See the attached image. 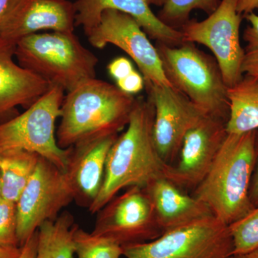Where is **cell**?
Wrapping results in <instances>:
<instances>
[{
  "mask_svg": "<svg viewBox=\"0 0 258 258\" xmlns=\"http://www.w3.org/2000/svg\"><path fill=\"white\" fill-rule=\"evenodd\" d=\"M154 108L147 96L136 98L126 129L118 136L107 157L101 191L88 208L95 215L121 190L145 188L166 177L169 164L163 160L153 135Z\"/></svg>",
  "mask_w": 258,
  "mask_h": 258,
  "instance_id": "cell-1",
  "label": "cell"
},
{
  "mask_svg": "<svg viewBox=\"0 0 258 258\" xmlns=\"http://www.w3.org/2000/svg\"><path fill=\"white\" fill-rule=\"evenodd\" d=\"M135 100L106 81H84L64 95L57 144L68 149L86 139L118 134L128 125Z\"/></svg>",
  "mask_w": 258,
  "mask_h": 258,
  "instance_id": "cell-2",
  "label": "cell"
},
{
  "mask_svg": "<svg viewBox=\"0 0 258 258\" xmlns=\"http://www.w3.org/2000/svg\"><path fill=\"white\" fill-rule=\"evenodd\" d=\"M255 132L227 133L208 174L192 195L228 226L254 208L249 189L255 159Z\"/></svg>",
  "mask_w": 258,
  "mask_h": 258,
  "instance_id": "cell-3",
  "label": "cell"
},
{
  "mask_svg": "<svg viewBox=\"0 0 258 258\" xmlns=\"http://www.w3.org/2000/svg\"><path fill=\"white\" fill-rule=\"evenodd\" d=\"M15 57L22 68L67 92L96 78L98 57L74 32H38L24 37L17 43Z\"/></svg>",
  "mask_w": 258,
  "mask_h": 258,
  "instance_id": "cell-4",
  "label": "cell"
},
{
  "mask_svg": "<svg viewBox=\"0 0 258 258\" xmlns=\"http://www.w3.org/2000/svg\"><path fill=\"white\" fill-rule=\"evenodd\" d=\"M156 47L171 86L205 115L227 123L230 114L228 87L216 60L190 42L176 47L157 42Z\"/></svg>",
  "mask_w": 258,
  "mask_h": 258,
  "instance_id": "cell-5",
  "label": "cell"
},
{
  "mask_svg": "<svg viewBox=\"0 0 258 258\" xmlns=\"http://www.w3.org/2000/svg\"><path fill=\"white\" fill-rule=\"evenodd\" d=\"M64 91L60 86L50 85L23 113L0 123V154L13 150L35 153L66 170L71 147H59L55 132Z\"/></svg>",
  "mask_w": 258,
  "mask_h": 258,
  "instance_id": "cell-6",
  "label": "cell"
},
{
  "mask_svg": "<svg viewBox=\"0 0 258 258\" xmlns=\"http://www.w3.org/2000/svg\"><path fill=\"white\" fill-rule=\"evenodd\" d=\"M126 258H230L229 226L214 216L168 231L155 240L123 247Z\"/></svg>",
  "mask_w": 258,
  "mask_h": 258,
  "instance_id": "cell-7",
  "label": "cell"
},
{
  "mask_svg": "<svg viewBox=\"0 0 258 258\" xmlns=\"http://www.w3.org/2000/svg\"><path fill=\"white\" fill-rule=\"evenodd\" d=\"M237 1L220 0L208 18L202 21L191 19L179 28L184 43L201 44L212 51L228 88L240 82L244 76V48L240 39L243 16L237 13Z\"/></svg>",
  "mask_w": 258,
  "mask_h": 258,
  "instance_id": "cell-8",
  "label": "cell"
},
{
  "mask_svg": "<svg viewBox=\"0 0 258 258\" xmlns=\"http://www.w3.org/2000/svg\"><path fill=\"white\" fill-rule=\"evenodd\" d=\"M74 201L63 171L40 157L33 174L16 203L20 247L47 221L55 220Z\"/></svg>",
  "mask_w": 258,
  "mask_h": 258,
  "instance_id": "cell-9",
  "label": "cell"
},
{
  "mask_svg": "<svg viewBox=\"0 0 258 258\" xmlns=\"http://www.w3.org/2000/svg\"><path fill=\"white\" fill-rule=\"evenodd\" d=\"M92 233L122 247L144 243L162 235L145 188L132 186L111 199L96 213Z\"/></svg>",
  "mask_w": 258,
  "mask_h": 258,
  "instance_id": "cell-10",
  "label": "cell"
},
{
  "mask_svg": "<svg viewBox=\"0 0 258 258\" xmlns=\"http://www.w3.org/2000/svg\"><path fill=\"white\" fill-rule=\"evenodd\" d=\"M85 35L93 47L103 49L113 45L124 51L138 66L145 83L172 87L164 74L157 47L130 15L105 10L99 23Z\"/></svg>",
  "mask_w": 258,
  "mask_h": 258,
  "instance_id": "cell-11",
  "label": "cell"
},
{
  "mask_svg": "<svg viewBox=\"0 0 258 258\" xmlns=\"http://www.w3.org/2000/svg\"><path fill=\"white\" fill-rule=\"evenodd\" d=\"M145 88L154 108V143L163 160L171 165L188 131L207 115L175 88L152 83H145Z\"/></svg>",
  "mask_w": 258,
  "mask_h": 258,
  "instance_id": "cell-12",
  "label": "cell"
},
{
  "mask_svg": "<svg viewBox=\"0 0 258 258\" xmlns=\"http://www.w3.org/2000/svg\"><path fill=\"white\" fill-rule=\"evenodd\" d=\"M227 135L226 122L205 115L185 135L177 163L168 166L166 178L181 189H195L208 174Z\"/></svg>",
  "mask_w": 258,
  "mask_h": 258,
  "instance_id": "cell-13",
  "label": "cell"
},
{
  "mask_svg": "<svg viewBox=\"0 0 258 258\" xmlns=\"http://www.w3.org/2000/svg\"><path fill=\"white\" fill-rule=\"evenodd\" d=\"M76 11L69 0H14L0 29V40L16 47L42 30L74 32Z\"/></svg>",
  "mask_w": 258,
  "mask_h": 258,
  "instance_id": "cell-14",
  "label": "cell"
},
{
  "mask_svg": "<svg viewBox=\"0 0 258 258\" xmlns=\"http://www.w3.org/2000/svg\"><path fill=\"white\" fill-rule=\"evenodd\" d=\"M118 136L95 137L71 147L63 173L79 206L89 208L101 191L107 157Z\"/></svg>",
  "mask_w": 258,
  "mask_h": 258,
  "instance_id": "cell-15",
  "label": "cell"
},
{
  "mask_svg": "<svg viewBox=\"0 0 258 258\" xmlns=\"http://www.w3.org/2000/svg\"><path fill=\"white\" fill-rule=\"evenodd\" d=\"M150 5L148 0H76V27H82L86 34L99 23L105 10H114L132 17L152 40L169 46L182 45L181 32L163 23Z\"/></svg>",
  "mask_w": 258,
  "mask_h": 258,
  "instance_id": "cell-16",
  "label": "cell"
},
{
  "mask_svg": "<svg viewBox=\"0 0 258 258\" xmlns=\"http://www.w3.org/2000/svg\"><path fill=\"white\" fill-rule=\"evenodd\" d=\"M15 46L0 40V123L27 109L50 88L45 80L15 62Z\"/></svg>",
  "mask_w": 258,
  "mask_h": 258,
  "instance_id": "cell-17",
  "label": "cell"
},
{
  "mask_svg": "<svg viewBox=\"0 0 258 258\" xmlns=\"http://www.w3.org/2000/svg\"><path fill=\"white\" fill-rule=\"evenodd\" d=\"M145 189L162 234L214 216L205 203L185 193L167 178L154 180Z\"/></svg>",
  "mask_w": 258,
  "mask_h": 258,
  "instance_id": "cell-18",
  "label": "cell"
},
{
  "mask_svg": "<svg viewBox=\"0 0 258 258\" xmlns=\"http://www.w3.org/2000/svg\"><path fill=\"white\" fill-rule=\"evenodd\" d=\"M230 114L226 123L228 134H241L258 130V80L244 74L240 82L228 88Z\"/></svg>",
  "mask_w": 258,
  "mask_h": 258,
  "instance_id": "cell-19",
  "label": "cell"
},
{
  "mask_svg": "<svg viewBox=\"0 0 258 258\" xmlns=\"http://www.w3.org/2000/svg\"><path fill=\"white\" fill-rule=\"evenodd\" d=\"M78 227L68 212L55 220L44 222L37 230L35 258H74V234Z\"/></svg>",
  "mask_w": 258,
  "mask_h": 258,
  "instance_id": "cell-20",
  "label": "cell"
},
{
  "mask_svg": "<svg viewBox=\"0 0 258 258\" xmlns=\"http://www.w3.org/2000/svg\"><path fill=\"white\" fill-rule=\"evenodd\" d=\"M40 156L25 150L0 154L1 198L16 203L34 171Z\"/></svg>",
  "mask_w": 258,
  "mask_h": 258,
  "instance_id": "cell-21",
  "label": "cell"
},
{
  "mask_svg": "<svg viewBox=\"0 0 258 258\" xmlns=\"http://www.w3.org/2000/svg\"><path fill=\"white\" fill-rule=\"evenodd\" d=\"M75 254L77 258H121L123 249L116 242L88 232L78 227L74 234Z\"/></svg>",
  "mask_w": 258,
  "mask_h": 258,
  "instance_id": "cell-22",
  "label": "cell"
},
{
  "mask_svg": "<svg viewBox=\"0 0 258 258\" xmlns=\"http://www.w3.org/2000/svg\"><path fill=\"white\" fill-rule=\"evenodd\" d=\"M220 3V0H166L157 16L166 25L179 30L189 20L193 10H202L210 15Z\"/></svg>",
  "mask_w": 258,
  "mask_h": 258,
  "instance_id": "cell-23",
  "label": "cell"
},
{
  "mask_svg": "<svg viewBox=\"0 0 258 258\" xmlns=\"http://www.w3.org/2000/svg\"><path fill=\"white\" fill-rule=\"evenodd\" d=\"M233 255L247 253L258 247V207L240 220L229 226Z\"/></svg>",
  "mask_w": 258,
  "mask_h": 258,
  "instance_id": "cell-24",
  "label": "cell"
},
{
  "mask_svg": "<svg viewBox=\"0 0 258 258\" xmlns=\"http://www.w3.org/2000/svg\"><path fill=\"white\" fill-rule=\"evenodd\" d=\"M0 245L20 247L16 203L0 197Z\"/></svg>",
  "mask_w": 258,
  "mask_h": 258,
  "instance_id": "cell-25",
  "label": "cell"
},
{
  "mask_svg": "<svg viewBox=\"0 0 258 258\" xmlns=\"http://www.w3.org/2000/svg\"><path fill=\"white\" fill-rule=\"evenodd\" d=\"M249 23L244 30L243 39L246 45L242 71L243 74L250 72L258 66V15L254 13L244 15Z\"/></svg>",
  "mask_w": 258,
  "mask_h": 258,
  "instance_id": "cell-26",
  "label": "cell"
},
{
  "mask_svg": "<svg viewBox=\"0 0 258 258\" xmlns=\"http://www.w3.org/2000/svg\"><path fill=\"white\" fill-rule=\"evenodd\" d=\"M115 86L119 88L122 92L134 96L145 88V81L142 74H139L138 71L134 70L133 72L125 79L116 81Z\"/></svg>",
  "mask_w": 258,
  "mask_h": 258,
  "instance_id": "cell-27",
  "label": "cell"
},
{
  "mask_svg": "<svg viewBox=\"0 0 258 258\" xmlns=\"http://www.w3.org/2000/svg\"><path fill=\"white\" fill-rule=\"evenodd\" d=\"M108 74L115 82L132 74L134 71V64L132 61L125 57H115L107 66Z\"/></svg>",
  "mask_w": 258,
  "mask_h": 258,
  "instance_id": "cell-28",
  "label": "cell"
},
{
  "mask_svg": "<svg viewBox=\"0 0 258 258\" xmlns=\"http://www.w3.org/2000/svg\"><path fill=\"white\" fill-rule=\"evenodd\" d=\"M254 150H255V159L250 185H249V198L251 204L254 208L258 207V130L255 132L254 139Z\"/></svg>",
  "mask_w": 258,
  "mask_h": 258,
  "instance_id": "cell-29",
  "label": "cell"
},
{
  "mask_svg": "<svg viewBox=\"0 0 258 258\" xmlns=\"http://www.w3.org/2000/svg\"><path fill=\"white\" fill-rule=\"evenodd\" d=\"M37 232H35L31 237L22 246L21 254L19 258H35L37 253Z\"/></svg>",
  "mask_w": 258,
  "mask_h": 258,
  "instance_id": "cell-30",
  "label": "cell"
},
{
  "mask_svg": "<svg viewBox=\"0 0 258 258\" xmlns=\"http://www.w3.org/2000/svg\"><path fill=\"white\" fill-rule=\"evenodd\" d=\"M237 13L242 16L258 10V0H238L237 6Z\"/></svg>",
  "mask_w": 258,
  "mask_h": 258,
  "instance_id": "cell-31",
  "label": "cell"
},
{
  "mask_svg": "<svg viewBox=\"0 0 258 258\" xmlns=\"http://www.w3.org/2000/svg\"><path fill=\"white\" fill-rule=\"evenodd\" d=\"M21 251V247L0 245V258H19Z\"/></svg>",
  "mask_w": 258,
  "mask_h": 258,
  "instance_id": "cell-32",
  "label": "cell"
},
{
  "mask_svg": "<svg viewBox=\"0 0 258 258\" xmlns=\"http://www.w3.org/2000/svg\"><path fill=\"white\" fill-rule=\"evenodd\" d=\"M14 0H0V29L9 13Z\"/></svg>",
  "mask_w": 258,
  "mask_h": 258,
  "instance_id": "cell-33",
  "label": "cell"
},
{
  "mask_svg": "<svg viewBox=\"0 0 258 258\" xmlns=\"http://www.w3.org/2000/svg\"><path fill=\"white\" fill-rule=\"evenodd\" d=\"M233 258H258V247L254 250L247 252V253L233 255Z\"/></svg>",
  "mask_w": 258,
  "mask_h": 258,
  "instance_id": "cell-34",
  "label": "cell"
},
{
  "mask_svg": "<svg viewBox=\"0 0 258 258\" xmlns=\"http://www.w3.org/2000/svg\"><path fill=\"white\" fill-rule=\"evenodd\" d=\"M166 0H148L151 5H156L157 7H162L166 3Z\"/></svg>",
  "mask_w": 258,
  "mask_h": 258,
  "instance_id": "cell-35",
  "label": "cell"
},
{
  "mask_svg": "<svg viewBox=\"0 0 258 258\" xmlns=\"http://www.w3.org/2000/svg\"><path fill=\"white\" fill-rule=\"evenodd\" d=\"M245 74L252 75V76H254V77L258 80V66L254 70H252V71H250V72L247 73V74Z\"/></svg>",
  "mask_w": 258,
  "mask_h": 258,
  "instance_id": "cell-36",
  "label": "cell"
},
{
  "mask_svg": "<svg viewBox=\"0 0 258 258\" xmlns=\"http://www.w3.org/2000/svg\"><path fill=\"white\" fill-rule=\"evenodd\" d=\"M0 197H1V181H0Z\"/></svg>",
  "mask_w": 258,
  "mask_h": 258,
  "instance_id": "cell-37",
  "label": "cell"
},
{
  "mask_svg": "<svg viewBox=\"0 0 258 258\" xmlns=\"http://www.w3.org/2000/svg\"><path fill=\"white\" fill-rule=\"evenodd\" d=\"M230 258H233V256H232V257H230Z\"/></svg>",
  "mask_w": 258,
  "mask_h": 258,
  "instance_id": "cell-38",
  "label": "cell"
}]
</instances>
